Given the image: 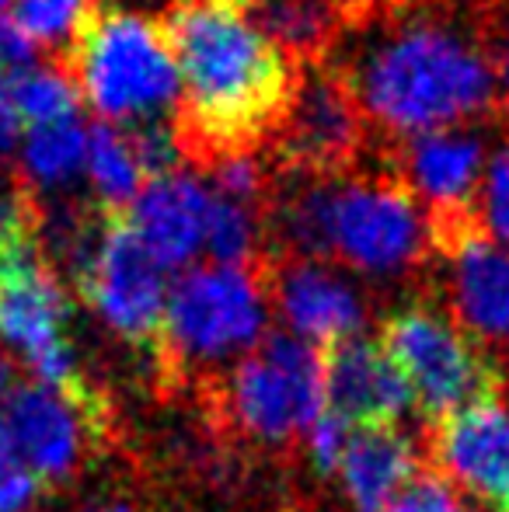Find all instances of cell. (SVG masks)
Returning <instances> with one entry per match:
<instances>
[{
	"mask_svg": "<svg viewBox=\"0 0 509 512\" xmlns=\"http://www.w3.org/2000/svg\"><path fill=\"white\" fill-rule=\"evenodd\" d=\"M482 216L492 237L509 244V147L499 150L496 161L489 164V178L482 189Z\"/></svg>",
	"mask_w": 509,
	"mask_h": 512,
	"instance_id": "obj_24",
	"label": "cell"
},
{
	"mask_svg": "<svg viewBox=\"0 0 509 512\" xmlns=\"http://www.w3.org/2000/svg\"><path fill=\"white\" fill-rule=\"evenodd\" d=\"M447 4L468 7V11H475V14H489V11H496V7H503L506 0H447Z\"/></svg>",
	"mask_w": 509,
	"mask_h": 512,
	"instance_id": "obj_30",
	"label": "cell"
},
{
	"mask_svg": "<svg viewBox=\"0 0 509 512\" xmlns=\"http://www.w3.org/2000/svg\"><path fill=\"white\" fill-rule=\"evenodd\" d=\"M381 345L405 377L412 405L429 418L499 398L503 373L492 356L433 300H408L381 328Z\"/></svg>",
	"mask_w": 509,
	"mask_h": 512,
	"instance_id": "obj_5",
	"label": "cell"
},
{
	"mask_svg": "<svg viewBox=\"0 0 509 512\" xmlns=\"http://www.w3.org/2000/svg\"><path fill=\"white\" fill-rule=\"evenodd\" d=\"M433 255L447 265V310L475 342L509 345V251L482 209L429 220Z\"/></svg>",
	"mask_w": 509,
	"mask_h": 512,
	"instance_id": "obj_10",
	"label": "cell"
},
{
	"mask_svg": "<svg viewBox=\"0 0 509 512\" xmlns=\"http://www.w3.org/2000/svg\"><path fill=\"white\" fill-rule=\"evenodd\" d=\"M328 67L384 143L506 119L482 14L447 0H367Z\"/></svg>",
	"mask_w": 509,
	"mask_h": 512,
	"instance_id": "obj_1",
	"label": "cell"
},
{
	"mask_svg": "<svg viewBox=\"0 0 509 512\" xmlns=\"http://www.w3.org/2000/svg\"><path fill=\"white\" fill-rule=\"evenodd\" d=\"M429 453L443 481L475 495L492 512H509V408L499 398L433 422Z\"/></svg>",
	"mask_w": 509,
	"mask_h": 512,
	"instance_id": "obj_12",
	"label": "cell"
},
{
	"mask_svg": "<svg viewBox=\"0 0 509 512\" xmlns=\"http://www.w3.org/2000/svg\"><path fill=\"white\" fill-rule=\"evenodd\" d=\"M213 213V189H206L192 171L178 168L143 185L129 206L136 234L143 237L164 269H182L206 251V230Z\"/></svg>",
	"mask_w": 509,
	"mask_h": 512,
	"instance_id": "obj_16",
	"label": "cell"
},
{
	"mask_svg": "<svg viewBox=\"0 0 509 512\" xmlns=\"http://www.w3.org/2000/svg\"><path fill=\"white\" fill-rule=\"evenodd\" d=\"M98 415V398H74L56 387H21L7 401V429L35 478L63 481L88 453V425Z\"/></svg>",
	"mask_w": 509,
	"mask_h": 512,
	"instance_id": "obj_14",
	"label": "cell"
},
{
	"mask_svg": "<svg viewBox=\"0 0 509 512\" xmlns=\"http://www.w3.org/2000/svg\"><path fill=\"white\" fill-rule=\"evenodd\" d=\"M70 293L42 244L0 255V335L32 363L46 387L88 398L91 384L67 338Z\"/></svg>",
	"mask_w": 509,
	"mask_h": 512,
	"instance_id": "obj_7",
	"label": "cell"
},
{
	"mask_svg": "<svg viewBox=\"0 0 509 512\" xmlns=\"http://www.w3.org/2000/svg\"><path fill=\"white\" fill-rule=\"evenodd\" d=\"M265 286L269 304H276L286 328L307 342L314 338L325 349L349 335H360L363 300L318 258L265 248Z\"/></svg>",
	"mask_w": 509,
	"mask_h": 512,
	"instance_id": "obj_13",
	"label": "cell"
},
{
	"mask_svg": "<svg viewBox=\"0 0 509 512\" xmlns=\"http://www.w3.org/2000/svg\"><path fill=\"white\" fill-rule=\"evenodd\" d=\"M157 21L182 77L171 115L182 161L206 175L231 157L269 150L304 70L238 0H168Z\"/></svg>",
	"mask_w": 509,
	"mask_h": 512,
	"instance_id": "obj_2",
	"label": "cell"
},
{
	"mask_svg": "<svg viewBox=\"0 0 509 512\" xmlns=\"http://www.w3.org/2000/svg\"><path fill=\"white\" fill-rule=\"evenodd\" d=\"M164 265L136 234L129 209L105 206V230L91 265L77 279V297L102 314L123 342L157 352L168 310Z\"/></svg>",
	"mask_w": 509,
	"mask_h": 512,
	"instance_id": "obj_9",
	"label": "cell"
},
{
	"mask_svg": "<svg viewBox=\"0 0 509 512\" xmlns=\"http://www.w3.org/2000/svg\"><path fill=\"white\" fill-rule=\"evenodd\" d=\"M0 7H4V0H0Z\"/></svg>",
	"mask_w": 509,
	"mask_h": 512,
	"instance_id": "obj_34",
	"label": "cell"
},
{
	"mask_svg": "<svg viewBox=\"0 0 509 512\" xmlns=\"http://www.w3.org/2000/svg\"><path fill=\"white\" fill-rule=\"evenodd\" d=\"M374 154L377 136L349 84L328 63L304 67L297 98L269 143L272 168L297 178H339Z\"/></svg>",
	"mask_w": 509,
	"mask_h": 512,
	"instance_id": "obj_8",
	"label": "cell"
},
{
	"mask_svg": "<svg viewBox=\"0 0 509 512\" xmlns=\"http://www.w3.org/2000/svg\"><path fill=\"white\" fill-rule=\"evenodd\" d=\"M391 512H464V506L454 488H450V481H443L436 471H429V474H419V478L398 495Z\"/></svg>",
	"mask_w": 509,
	"mask_h": 512,
	"instance_id": "obj_25",
	"label": "cell"
},
{
	"mask_svg": "<svg viewBox=\"0 0 509 512\" xmlns=\"http://www.w3.org/2000/svg\"><path fill=\"white\" fill-rule=\"evenodd\" d=\"M265 255L245 265H203L171 286L157 363L168 373L224 363L265 338Z\"/></svg>",
	"mask_w": 509,
	"mask_h": 512,
	"instance_id": "obj_4",
	"label": "cell"
},
{
	"mask_svg": "<svg viewBox=\"0 0 509 512\" xmlns=\"http://www.w3.org/2000/svg\"><path fill=\"white\" fill-rule=\"evenodd\" d=\"M98 0H14L11 21L35 42L63 60L81 28L95 18Z\"/></svg>",
	"mask_w": 509,
	"mask_h": 512,
	"instance_id": "obj_20",
	"label": "cell"
},
{
	"mask_svg": "<svg viewBox=\"0 0 509 512\" xmlns=\"http://www.w3.org/2000/svg\"><path fill=\"white\" fill-rule=\"evenodd\" d=\"M32 53H35V42L28 39L18 25H14L11 14H7V18H0V63H4V67L21 70Z\"/></svg>",
	"mask_w": 509,
	"mask_h": 512,
	"instance_id": "obj_28",
	"label": "cell"
},
{
	"mask_svg": "<svg viewBox=\"0 0 509 512\" xmlns=\"http://www.w3.org/2000/svg\"><path fill=\"white\" fill-rule=\"evenodd\" d=\"M307 446H311V460L321 474L335 471V467H342V453L349 446V425L335 411L321 408V415L314 418L311 432H307Z\"/></svg>",
	"mask_w": 509,
	"mask_h": 512,
	"instance_id": "obj_26",
	"label": "cell"
},
{
	"mask_svg": "<svg viewBox=\"0 0 509 512\" xmlns=\"http://www.w3.org/2000/svg\"><path fill=\"white\" fill-rule=\"evenodd\" d=\"M42 223L46 220L32 182L14 171H0V255L39 241Z\"/></svg>",
	"mask_w": 509,
	"mask_h": 512,
	"instance_id": "obj_22",
	"label": "cell"
},
{
	"mask_svg": "<svg viewBox=\"0 0 509 512\" xmlns=\"http://www.w3.org/2000/svg\"><path fill=\"white\" fill-rule=\"evenodd\" d=\"M377 157L412 189L426 220L482 209L485 140L471 129H436L412 140H377Z\"/></svg>",
	"mask_w": 509,
	"mask_h": 512,
	"instance_id": "obj_11",
	"label": "cell"
},
{
	"mask_svg": "<svg viewBox=\"0 0 509 512\" xmlns=\"http://www.w3.org/2000/svg\"><path fill=\"white\" fill-rule=\"evenodd\" d=\"M88 157V136L77 119L35 126L25 143V171L39 185H63L81 171Z\"/></svg>",
	"mask_w": 509,
	"mask_h": 512,
	"instance_id": "obj_21",
	"label": "cell"
},
{
	"mask_svg": "<svg viewBox=\"0 0 509 512\" xmlns=\"http://www.w3.org/2000/svg\"><path fill=\"white\" fill-rule=\"evenodd\" d=\"M503 122H506V126H509V108H506V119H503Z\"/></svg>",
	"mask_w": 509,
	"mask_h": 512,
	"instance_id": "obj_33",
	"label": "cell"
},
{
	"mask_svg": "<svg viewBox=\"0 0 509 512\" xmlns=\"http://www.w3.org/2000/svg\"><path fill=\"white\" fill-rule=\"evenodd\" d=\"M4 63H0V157L11 150L14 143V133H18V115H14V105H11V91H7V77H4Z\"/></svg>",
	"mask_w": 509,
	"mask_h": 512,
	"instance_id": "obj_29",
	"label": "cell"
},
{
	"mask_svg": "<svg viewBox=\"0 0 509 512\" xmlns=\"http://www.w3.org/2000/svg\"><path fill=\"white\" fill-rule=\"evenodd\" d=\"M88 178L95 199L109 209H129L147 185L136 150L129 143L126 129L119 126H95L88 136Z\"/></svg>",
	"mask_w": 509,
	"mask_h": 512,
	"instance_id": "obj_18",
	"label": "cell"
},
{
	"mask_svg": "<svg viewBox=\"0 0 509 512\" xmlns=\"http://www.w3.org/2000/svg\"><path fill=\"white\" fill-rule=\"evenodd\" d=\"M95 512H133L129 506H102V509H95Z\"/></svg>",
	"mask_w": 509,
	"mask_h": 512,
	"instance_id": "obj_32",
	"label": "cell"
},
{
	"mask_svg": "<svg viewBox=\"0 0 509 512\" xmlns=\"http://www.w3.org/2000/svg\"><path fill=\"white\" fill-rule=\"evenodd\" d=\"M325 366V408L349 429H387L412 405L405 377L381 342L349 335L321 349Z\"/></svg>",
	"mask_w": 509,
	"mask_h": 512,
	"instance_id": "obj_15",
	"label": "cell"
},
{
	"mask_svg": "<svg viewBox=\"0 0 509 512\" xmlns=\"http://www.w3.org/2000/svg\"><path fill=\"white\" fill-rule=\"evenodd\" d=\"M60 67L74 77L84 102L123 126L168 119L182 98L161 21L123 7H98Z\"/></svg>",
	"mask_w": 509,
	"mask_h": 512,
	"instance_id": "obj_3",
	"label": "cell"
},
{
	"mask_svg": "<svg viewBox=\"0 0 509 512\" xmlns=\"http://www.w3.org/2000/svg\"><path fill=\"white\" fill-rule=\"evenodd\" d=\"M485 35H489V49L492 60L499 67V77H503V91H506V108H509V0L496 11L482 14Z\"/></svg>",
	"mask_w": 509,
	"mask_h": 512,
	"instance_id": "obj_27",
	"label": "cell"
},
{
	"mask_svg": "<svg viewBox=\"0 0 509 512\" xmlns=\"http://www.w3.org/2000/svg\"><path fill=\"white\" fill-rule=\"evenodd\" d=\"M7 91H11L14 115L28 129L77 119V108L84 102L81 88L60 63L42 70H14L11 81H7Z\"/></svg>",
	"mask_w": 509,
	"mask_h": 512,
	"instance_id": "obj_19",
	"label": "cell"
},
{
	"mask_svg": "<svg viewBox=\"0 0 509 512\" xmlns=\"http://www.w3.org/2000/svg\"><path fill=\"white\" fill-rule=\"evenodd\" d=\"M415 446L401 432L356 429L342 453V485L356 512H391L398 495L419 478Z\"/></svg>",
	"mask_w": 509,
	"mask_h": 512,
	"instance_id": "obj_17",
	"label": "cell"
},
{
	"mask_svg": "<svg viewBox=\"0 0 509 512\" xmlns=\"http://www.w3.org/2000/svg\"><path fill=\"white\" fill-rule=\"evenodd\" d=\"M35 495L32 467L21 464V453L7 422L0 418V512H21Z\"/></svg>",
	"mask_w": 509,
	"mask_h": 512,
	"instance_id": "obj_23",
	"label": "cell"
},
{
	"mask_svg": "<svg viewBox=\"0 0 509 512\" xmlns=\"http://www.w3.org/2000/svg\"><path fill=\"white\" fill-rule=\"evenodd\" d=\"M11 380H14V370H11V363H7L4 356H0V401L11 394Z\"/></svg>",
	"mask_w": 509,
	"mask_h": 512,
	"instance_id": "obj_31",
	"label": "cell"
},
{
	"mask_svg": "<svg viewBox=\"0 0 509 512\" xmlns=\"http://www.w3.org/2000/svg\"><path fill=\"white\" fill-rule=\"evenodd\" d=\"M325 408V366L307 342L265 335L224 377L220 411L245 439L286 446L307 436Z\"/></svg>",
	"mask_w": 509,
	"mask_h": 512,
	"instance_id": "obj_6",
	"label": "cell"
}]
</instances>
